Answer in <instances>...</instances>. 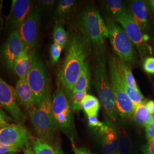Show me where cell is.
Wrapping results in <instances>:
<instances>
[{"label": "cell", "instance_id": "44dd1931", "mask_svg": "<svg viewBox=\"0 0 154 154\" xmlns=\"http://www.w3.org/2000/svg\"><path fill=\"white\" fill-rule=\"evenodd\" d=\"M119 142V154H129L132 150V144L125 127H120L117 131Z\"/></svg>", "mask_w": 154, "mask_h": 154}, {"label": "cell", "instance_id": "484cf974", "mask_svg": "<svg viewBox=\"0 0 154 154\" xmlns=\"http://www.w3.org/2000/svg\"><path fill=\"white\" fill-rule=\"evenodd\" d=\"M33 151L35 154H55V150L52 146L40 138H37L34 141Z\"/></svg>", "mask_w": 154, "mask_h": 154}, {"label": "cell", "instance_id": "d6986e66", "mask_svg": "<svg viewBox=\"0 0 154 154\" xmlns=\"http://www.w3.org/2000/svg\"><path fill=\"white\" fill-rule=\"evenodd\" d=\"M90 72L88 63L85 62L83 65L79 76L75 83L72 93L88 91L90 85ZM71 93V94H72Z\"/></svg>", "mask_w": 154, "mask_h": 154}, {"label": "cell", "instance_id": "7402d4cb", "mask_svg": "<svg viewBox=\"0 0 154 154\" xmlns=\"http://www.w3.org/2000/svg\"><path fill=\"white\" fill-rule=\"evenodd\" d=\"M100 107L99 100L95 97L87 94L83 100L81 108L88 116H97Z\"/></svg>", "mask_w": 154, "mask_h": 154}, {"label": "cell", "instance_id": "b9f144b4", "mask_svg": "<svg viewBox=\"0 0 154 154\" xmlns=\"http://www.w3.org/2000/svg\"><path fill=\"white\" fill-rule=\"evenodd\" d=\"M147 4H149V7L151 8L152 11L154 13V0L147 1Z\"/></svg>", "mask_w": 154, "mask_h": 154}, {"label": "cell", "instance_id": "f1b7e54d", "mask_svg": "<svg viewBox=\"0 0 154 154\" xmlns=\"http://www.w3.org/2000/svg\"><path fill=\"white\" fill-rule=\"evenodd\" d=\"M87 95V91H83L70 94V106L74 111H79L81 110L83 100Z\"/></svg>", "mask_w": 154, "mask_h": 154}, {"label": "cell", "instance_id": "60d3db41", "mask_svg": "<svg viewBox=\"0 0 154 154\" xmlns=\"http://www.w3.org/2000/svg\"><path fill=\"white\" fill-rule=\"evenodd\" d=\"M55 154H64L60 146H57L55 149Z\"/></svg>", "mask_w": 154, "mask_h": 154}, {"label": "cell", "instance_id": "30bf717a", "mask_svg": "<svg viewBox=\"0 0 154 154\" xmlns=\"http://www.w3.org/2000/svg\"><path fill=\"white\" fill-rule=\"evenodd\" d=\"M0 105L10 113L18 124H22L25 116L17 103L15 88L0 77Z\"/></svg>", "mask_w": 154, "mask_h": 154}, {"label": "cell", "instance_id": "8fae6325", "mask_svg": "<svg viewBox=\"0 0 154 154\" xmlns=\"http://www.w3.org/2000/svg\"><path fill=\"white\" fill-rule=\"evenodd\" d=\"M29 135L21 124H10L0 128V144L21 149L26 146Z\"/></svg>", "mask_w": 154, "mask_h": 154}, {"label": "cell", "instance_id": "9a60e30c", "mask_svg": "<svg viewBox=\"0 0 154 154\" xmlns=\"http://www.w3.org/2000/svg\"><path fill=\"white\" fill-rule=\"evenodd\" d=\"M32 1L28 0H13L11 1L10 25L14 30H18L31 11Z\"/></svg>", "mask_w": 154, "mask_h": 154}, {"label": "cell", "instance_id": "d4e9b609", "mask_svg": "<svg viewBox=\"0 0 154 154\" xmlns=\"http://www.w3.org/2000/svg\"><path fill=\"white\" fill-rule=\"evenodd\" d=\"M54 42L60 45L62 49H64L67 44V34L63 25L60 23L55 25L53 32Z\"/></svg>", "mask_w": 154, "mask_h": 154}, {"label": "cell", "instance_id": "7a4b0ae2", "mask_svg": "<svg viewBox=\"0 0 154 154\" xmlns=\"http://www.w3.org/2000/svg\"><path fill=\"white\" fill-rule=\"evenodd\" d=\"M95 57L94 83L101 104L110 120L115 122L118 116L116 100L112 90L110 78L107 69L105 44L96 47Z\"/></svg>", "mask_w": 154, "mask_h": 154}, {"label": "cell", "instance_id": "8d00e7d4", "mask_svg": "<svg viewBox=\"0 0 154 154\" xmlns=\"http://www.w3.org/2000/svg\"><path fill=\"white\" fill-rule=\"evenodd\" d=\"M72 149L74 154H92L88 149L85 147L77 148L72 145Z\"/></svg>", "mask_w": 154, "mask_h": 154}, {"label": "cell", "instance_id": "8992f818", "mask_svg": "<svg viewBox=\"0 0 154 154\" xmlns=\"http://www.w3.org/2000/svg\"><path fill=\"white\" fill-rule=\"evenodd\" d=\"M109 65L111 85L116 100L118 113L123 118L130 117L134 114L135 106L124 89L121 78L117 67L116 58L113 56H110Z\"/></svg>", "mask_w": 154, "mask_h": 154}, {"label": "cell", "instance_id": "5b68a950", "mask_svg": "<svg viewBox=\"0 0 154 154\" xmlns=\"http://www.w3.org/2000/svg\"><path fill=\"white\" fill-rule=\"evenodd\" d=\"M107 26L109 38L116 54L127 66H131L135 62L137 55L132 41L123 28L112 20L107 21Z\"/></svg>", "mask_w": 154, "mask_h": 154}, {"label": "cell", "instance_id": "7c38bea8", "mask_svg": "<svg viewBox=\"0 0 154 154\" xmlns=\"http://www.w3.org/2000/svg\"><path fill=\"white\" fill-rule=\"evenodd\" d=\"M39 21L38 9H31L18 30L25 44L31 49H33L37 43Z\"/></svg>", "mask_w": 154, "mask_h": 154}, {"label": "cell", "instance_id": "5bb4252c", "mask_svg": "<svg viewBox=\"0 0 154 154\" xmlns=\"http://www.w3.org/2000/svg\"><path fill=\"white\" fill-rule=\"evenodd\" d=\"M102 139V149L105 154H119L117 131L109 123H103L98 128Z\"/></svg>", "mask_w": 154, "mask_h": 154}, {"label": "cell", "instance_id": "d6a6232c", "mask_svg": "<svg viewBox=\"0 0 154 154\" xmlns=\"http://www.w3.org/2000/svg\"><path fill=\"white\" fill-rule=\"evenodd\" d=\"M21 149L13 146H5L0 144V154H5L8 153H14L18 152Z\"/></svg>", "mask_w": 154, "mask_h": 154}, {"label": "cell", "instance_id": "2e32d148", "mask_svg": "<svg viewBox=\"0 0 154 154\" xmlns=\"http://www.w3.org/2000/svg\"><path fill=\"white\" fill-rule=\"evenodd\" d=\"M33 49L26 46L21 54L17 58L14 62L13 70L19 77V79L26 78L30 69L32 68L36 58Z\"/></svg>", "mask_w": 154, "mask_h": 154}, {"label": "cell", "instance_id": "603a6c76", "mask_svg": "<svg viewBox=\"0 0 154 154\" xmlns=\"http://www.w3.org/2000/svg\"><path fill=\"white\" fill-rule=\"evenodd\" d=\"M105 8L106 11L111 16L116 20L126 9L125 7L123 1L119 0H107L105 2Z\"/></svg>", "mask_w": 154, "mask_h": 154}, {"label": "cell", "instance_id": "7bdbcfd3", "mask_svg": "<svg viewBox=\"0 0 154 154\" xmlns=\"http://www.w3.org/2000/svg\"><path fill=\"white\" fill-rule=\"evenodd\" d=\"M24 154H35V153L31 149L27 148L24 150Z\"/></svg>", "mask_w": 154, "mask_h": 154}, {"label": "cell", "instance_id": "ee69618b", "mask_svg": "<svg viewBox=\"0 0 154 154\" xmlns=\"http://www.w3.org/2000/svg\"><path fill=\"white\" fill-rule=\"evenodd\" d=\"M15 154L14 153H9V154Z\"/></svg>", "mask_w": 154, "mask_h": 154}, {"label": "cell", "instance_id": "f546056e", "mask_svg": "<svg viewBox=\"0 0 154 154\" xmlns=\"http://www.w3.org/2000/svg\"><path fill=\"white\" fill-rule=\"evenodd\" d=\"M62 48L60 45L54 42L51 46L50 57L53 63H57L61 57Z\"/></svg>", "mask_w": 154, "mask_h": 154}, {"label": "cell", "instance_id": "e0dca14e", "mask_svg": "<svg viewBox=\"0 0 154 154\" xmlns=\"http://www.w3.org/2000/svg\"><path fill=\"white\" fill-rule=\"evenodd\" d=\"M17 100L30 111L36 105L33 91L28 84L26 78H21L17 81L15 88Z\"/></svg>", "mask_w": 154, "mask_h": 154}, {"label": "cell", "instance_id": "74e56055", "mask_svg": "<svg viewBox=\"0 0 154 154\" xmlns=\"http://www.w3.org/2000/svg\"><path fill=\"white\" fill-rule=\"evenodd\" d=\"M144 105L149 114L154 115V101L149 100L146 102Z\"/></svg>", "mask_w": 154, "mask_h": 154}, {"label": "cell", "instance_id": "4dcf8cb0", "mask_svg": "<svg viewBox=\"0 0 154 154\" xmlns=\"http://www.w3.org/2000/svg\"><path fill=\"white\" fill-rule=\"evenodd\" d=\"M144 71L149 74H154V57H147L143 63Z\"/></svg>", "mask_w": 154, "mask_h": 154}, {"label": "cell", "instance_id": "6da1fadb", "mask_svg": "<svg viewBox=\"0 0 154 154\" xmlns=\"http://www.w3.org/2000/svg\"><path fill=\"white\" fill-rule=\"evenodd\" d=\"M89 42L85 35L78 33H72L70 36L66 58L58 75L60 82L68 93H72L89 54Z\"/></svg>", "mask_w": 154, "mask_h": 154}, {"label": "cell", "instance_id": "1f68e13d", "mask_svg": "<svg viewBox=\"0 0 154 154\" xmlns=\"http://www.w3.org/2000/svg\"><path fill=\"white\" fill-rule=\"evenodd\" d=\"M146 138L149 142L154 141V121L146 126Z\"/></svg>", "mask_w": 154, "mask_h": 154}, {"label": "cell", "instance_id": "ffe728a7", "mask_svg": "<svg viewBox=\"0 0 154 154\" xmlns=\"http://www.w3.org/2000/svg\"><path fill=\"white\" fill-rule=\"evenodd\" d=\"M116 65L122 79H124L131 88H134L137 91H140L130 67L119 58H116Z\"/></svg>", "mask_w": 154, "mask_h": 154}, {"label": "cell", "instance_id": "f35d334b", "mask_svg": "<svg viewBox=\"0 0 154 154\" xmlns=\"http://www.w3.org/2000/svg\"><path fill=\"white\" fill-rule=\"evenodd\" d=\"M42 4L44 5L45 7H50L54 5L55 3V1L53 0H45L41 1Z\"/></svg>", "mask_w": 154, "mask_h": 154}, {"label": "cell", "instance_id": "277c9868", "mask_svg": "<svg viewBox=\"0 0 154 154\" xmlns=\"http://www.w3.org/2000/svg\"><path fill=\"white\" fill-rule=\"evenodd\" d=\"M79 26L85 36L96 47L105 44V39L109 38V29L99 11L90 6L83 11Z\"/></svg>", "mask_w": 154, "mask_h": 154}, {"label": "cell", "instance_id": "836d02e7", "mask_svg": "<svg viewBox=\"0 0 154 154\" xmlns=\"http://www.w3.org/2000/svg\"><path fill=\"white\" fill-rule=\"evenodd\" d=\"M89 126L99 128L103 124V122L99 121L97 118V116H90L88 118Z\"/></svg>", "mask_w": 154, "mask_h": 154}, {"label": "cell", "instance_id": "9c48e42d", "mask_svg": "<svg viewBox=\"0 0 154 154\" xmlns=\"http://www.w3.org/2000/svg\"><path fill=\"white\" fill-rule=\"evenodd\" d=\"M26 78L33 91L36 106H38L50 91L49 80L42 61L35 58Z\"/></svg>", "mask_w": 154, "mask_h": 154}, {"label": "cell", "instance_id": "ac0fdd59", "mask_svg": "<svg viewBox=\"0 0 154 154\" xmlns=\"http://www.w3.org/2000/svg\"><path fill=\"white\" fill-rule=\"evenodd\" d=\"M129 11L142 32H147L149 28V22L148 9L146 3L142 1H133Z\"/></svg>", "mask_w": 154, "mask_h": 154}, {"label": "cell", "instance_id": "3957f363", "mask_svg": "<svg viewBox=\"0 0 154 154\" xmlns=\"http://www.w3.org/2000/svg\"><path fill=\"white\" fill-rule=\"evenodd\" d=\"M50 91L46 94L41 104L29 111V117L39 138L46 140L53 137L57 125L51 109Z\"/></svg>", "mask_w": 154, "mask_h": 154}, {"label": "cell", "instance_id": "83f0119b", "mask_svg": "<svg viewBox=\"0 0 154 154\" xmlns=\"http://www.w3.org/2000/svg\"><path fill=\"white\" fill-rule=\"evenodd\" d=\"M149 112L144 104L138 105L134 112V119L138 125L145 126V123L149 116Z\"/></svg>", "mask_w": 154, "mask_h": 154}, {"label": "cell", "instance_id": "ba28073f", "mask_svg": "<svg viewBox=\"0 0 154 154\" xmlns=\"http://www.w3.org/2000/svg\"><path fill=\"white\" fill-rule=\"evenodd\" d=\"M116 21L121 25L132 44L137 48L142 57L152 53L151 47L147 44V35H143L142 30L138 26L130 11H125L116 18Z\"/></svg>", "mask_w": 154, "mask_h": 154}, {"label": "cell", "instance_id": "52a82bcc", "mask_svg": "<svg viewBox=\"0 0 154 154\" xmlns=\"http://www.w3.org/2000/svg\"><path fill=\"white\" fill-rule=\"evenodd\" d=\"M51 109L57 127L64 132H70L73 123L72 107L69 100L60 84L51 101Z\"/></svg>", "mask_w": 154, "mask_h": 154}, {"label": "cell", "instance_id": "cb8c5ba5", "mask_svg": "<svg viewBox=\"0 0 154 154\" xmlns=\"http://www.w3.org/2000/svg\"><path fill=\"white\" fill-rule=\"evenodd\" d=\"M122 81L124 89L126 91L127 95L129 97V98L132 100L134 105L136 107L138 105L140 104H145L146 101L145 100V98L144 97L142 94L141 93L140 91H137L134 88H131L126 82V81L122 79Z\"/></svg>", "mask_w": 154, "mask_h": 154}, {"label": "cell", "instance_id": "ab89813d", "mask_svg": "<svg viewBox=\"0 0 154 154\" xmlns=\"http://www.w3.org/2000/svg\"><path fill=\"white\" fill-rule=\"evenodd\" d=\"M154 121V115H152V114H149V116H148V118L146 120V123H145V126L149 124L150 123H151L152 122H153Z\"/></svg>", "mask_w": 154, "mask_h": 154}, {"label": "cell", "instance_id": "4fadbf2b", "mask_svg": "<svg viewBox=\"0 0 154 154\" xmlns=\"http://www.w3.org/2000/svg\"><path fill=\"white\" fill-rule=\"evenodd\" d=\"M18 30H13L4 45L1 58L7 67L13 70L14 62L26 48Z\"/></svg>", "mask_w": 154, "mask_h": 154}, {"label": "cell", "instance_id": "e575fe53", "mask_svg": "<svg viewBox=\"0 0 154 154\" xmlns=\"http://www.w3.org/2000/svg\"><path fill=\"white\" fill-rule=\"evenodd\" d=\"M144 154H154V141L149 142L142 148Z\"/></svg>", "mask_w": 154, "mask_h": 154}, {"label": "cell", "instance_id": "d590c367", "mask_svg": "<svg viewBox=\"0 0 154 154\" xmlns=\"http://www.w3.org/2000/svg\"><path fill=\"white\" fill-rule=\"evenodd\" d=\"M9 122V118L6 116L5 113L0 110V128L10 125Z\"/></svg>", "mask_w": 154, "mask_h": 154}, {"label": "cell", "instance_id": "f6af8a7d", "mask_svg": "<svg viewBox=\"0 0 154 154\" xmlns=\"http://www.w3.org/2000/svg\"></svg>", "mask_w": 154, "mask_h": 154}, {"label": "cell", "instance_id": "4316f807", "mask_svg": "<svg viewBox=\"0 0 154 154\" xmlns=\"http://www.w3.org/2000/svg\"><path fill=\"white\" fill-rule=\"evenodd\" d=\"M75 4L76 1L74 0H61L57 8V16L60 17L66 16L71 12Z\"/></svg>", "mask_w": 154, "mask_h": 154}]
</instances>
